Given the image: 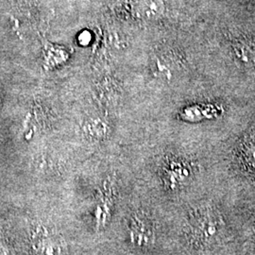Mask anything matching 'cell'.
I'll return each instance as SVG.
<instances>
[{"mask_svg":"<svg viewBox=\"0 0 255 255\" xmlns=\"http://www.w3.org/2000/svg\"><path fill=\"white\" fill-rule=\"evenodd\" d=\"M229 226L222 212L213 204L202 202L191 212L187 222L186 238L189 246L198 252L208 253L225 244Z\"/></svg>","mask_w":255,"mask_h":255,"instance_id":"obj_1","label":"cell"},{"mask_svg":"<svg viewBox=\"0 0 255 255\" xmlns=\"http://www.w3.org/2000/svg\"><path fill=\"white\" fill-rule=\"evenodd\" d=\"M130 241L139 249H147L154 244L156 232L152 222L145 216L137 215L130 222Z\"/></svg>","mask_w":255,"mask_h":255,"instance_id":"obj_2","label":"cell"},{"mask_svg":"<svg viewBox=\"0 0 255 255\" xmlns=\"http://www.w3.org/2000/svg\"><path fill=\"white\" fill-rule=\"evenodd\" d=\"M237 156L242 167L255 179V133L250 132L241 140Z\"/></svg>","mask_w":255,"mask_h":255,"instance_id":"obj_3","label":"cell"},{"mask_svg":"<svg viewBox=\"0 0 255 255\" xmlns=\"http://www.w3.org/2000/svg\"><path fill=\"white\" fill-rule=\"evenodd\" d=\"M237 48V57L244 65L255 70V48L249 45H238Z\"/></svg>","mask_w":255,"mask_h":255,"instance_id":"obj_4","label":"cell"},{"mask_svg":"<svg viewBox=\"0 0 255 255\" xmlns=\"http://www.w3.org/2000/svg\"><path fill=\"white\" fill-rule=\"evenodd\" d=\"M0 255H6L4 249H2V248H0Z\"/></svg>","mask_w":255,"mask_h":255,"instance_id":"obj_5","label":"cell"}]
</instances>
